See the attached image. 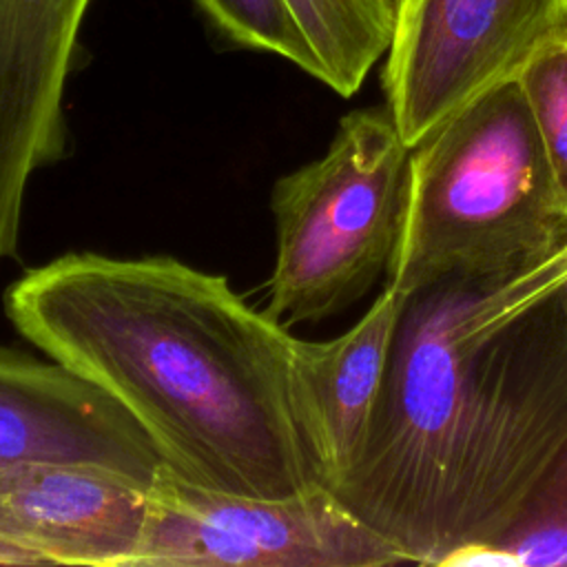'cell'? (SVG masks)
Listing matches in <instances>:
<instances>
[{"mask_svg":"<svg viewBox=\"0 0 567 567\" xmlns=\"http://www.w3.org/2000/svg\"><path fill=\"white\" fill-rule=\"evenodd\" d=\"M11 326L115 399L177 476L292 496L326 487L290 408L288 328L175 257L66 252L4 292Z\"/></svg>","mask_w":567,"mask_h":567,"instance_id":"cell-1","label":"cell"},{"mask_svg":"<svg viewBox=\"0 0 567 567\" xmlns=\"http://www.w3.org/2000/svg\"><path fill=\"white\" fill-rule=\"evenodd\" d=\"M489 286L410 292L363 447L332 489L408 563L467 565L518 518L567 439V315L558 292L465 341Z\"/></svg>","mask_w":567,"mask_h":567,"instance_id":"cell-2","label":"cell"},{"mask_svg":"<svg viewBox=\"0 0 567 567\" xmlns=\"http://www.w3.org/2000/svg\"><path fill=\"white\" fill-rule=\"evenodd\" d=\"M567 235L518 80H507L416 144L385 284L410 295L458 277L489 288Z\"/></svg>","mask_w":567,"mask_h":567,"instance_id":"cell-3","label":"cell"},{"mask_svg":"<svg viewBox=\"0 0 567 567\" xmlns=\"http://www.w3.org/2000/svg\"><path fill=\"white\" fill-rule=\"evenodd\" d=\"M410 153L388 106L357 109L339 120L319 159L275 182L270 319L284 328L319 323L385 279L403 226Z\"/></svg>","mask_w":567,"mask_h":567,"instance_id":"cell-4","label":"cell"},{"mask_svg":"<svg viewBox=\"0 0 567 567\" xmlns=\"http://www.w3.org/2000/svg\"><path fill=\"white\" fill-rule=\"evenodd\" d=\"M135 567H388L408 558L332 489L248 496L159 467Z\"/></svg>","mask_w":567,"mask_h":567,"instance_id":"cell-5","label":"cell"},{"mask_svg":"<svg viewBox=\"0 0 567 567\" xmlns=\"http://www.w3.org/2000/svg\"><path fill=\"white\" fill-rule=\"evenodd\" d=\"M567 31V0H396L385 106L414 148Z\"/></svg>","mask_w":567,"mask_h":567,"instance_id":"cell-6","label":"cell"},{"mask_svg":"<svg viewBox=\"0 0 567 567\" xmlns=\"http://www.w3.org/2000/svg\"><path fill=\"white\" fill-rule=\"evenodd\" d=\"M89 0H0V259L16 257L27 186L66 155L64 89Z\"/></svg>","mask_w":567,"mask_h":567,"instance_id":"cell-7","label":"cell"},{"mask_svg":"<svg viewBox=\"0 0 567 567\" xmlns=\"http://www.w3.org/2000/svg\"><path fill=\"white\" fill-rule=\"evenodd\" d=\"M29 461L102 465L146 485L164 465L104 390L53 359L0 346V467Z\"/></svg>","mask_w":567,"mask_h":567,"instance_id":"cell-8","label":"cell"},{"mask_svg":"<svg viewBox=\"0 0 567 567\" xmlns=\"http://www.w3.org/2000/svg\"><path fill=\"white\" fill-rule=\"evenodd\" d=\"M148 487L91 463H16L0 467V516L38 565L135 567Z\"/></svg>","mask_w":567,"mask_h":567,"instance_id":"cell-9","label":"cell"},{"mask_svg":"<svg viewBox=\"0 0 567 567\" xmlns=\"http://www.w3.org/2000/svg\"><path fill=\"white\" fill-rule=\"evenodd\" d=\"M408 295L383 284L365 315L328 341L292 337L290 408L319 481L334 489L354 465L385 377Z\"/></svg>","mask_w":567,"mask_h":567,"instance_id":"cell-10","label":"cell"},{"mask_svg":"<svg viewBox=\"0 0 567 567\" xmlns=\"http://www.w3.org/2000/svg\"><path fill=\"white\" fill-rule=\"evenodd\" d=\"M286 4L317 58V80L341 97L354 95L390 49L396 2L286 0Z\"/></svg>","mask_w":567,"mask_h":567,"instance_id":"cell-11","label":"cell"},{"mask_svg":"<svg viewBox=\"0 0 567 567\" xmlns=\"http://www.w3.org/2000/svg\"><path fill=\"white\" fill-rule=\"evenodd\" d=\"M474 565L567 567V439L534 485L512 527L481 549Z\"/></svg>","mask_w":567,"mask_h":567,"instance_id":"cell-12","label":"cell"},{"mask_svg":"<svg viewBox=\"0 0 567 567\" xmlns=\"http://www.w3.org/2000/svg\"><path fill=\"white\" fill-rule=\"evenodd\" d=\"M516 80L527 100L556 199L567 215V31L545 42Z\"/></svg>","mask_w":567,"mask_h":567,"instance_id":"cell-13","label":"cell"},{"mask_svg":"<svg viewBox=\"0 0 567 567\" xmlns=\"http://www.w3.org/2000/svg\"><path fill=\"white\" fill-rule=\"evenodd\" d=\"M195 4L235 44L281 55L319 78L317 58L286 0H195Z\"/></svg>","mask_w":567,"mask_h":567,"instance_id":"cell-14","label":"cell"},{"mask_svg":"<svg viewBox=\"0 0 567 567\" xmlns=\"http://www.w3.org/2000/svg\"><path fill=\"white\" fill-rule=\"evenodd\" d=\"M567 281V235L534 266H527L478 295L474 308L458 323V337L478 339L507 323L518 312L556 292Z\"/></svg>","mask_w":567,"mask_h":567,"instance_id":"cell-15","label":"cell"},{"mask_svg":"<svg viewBox=\"0 0 567 567\" xmlns=\"http://www.w3.org/2000/svg\"><path fill=\"white\" fill-rule=\"evenodd\" d=\"M0 565H22V567L38 565L35 558L18 545V540L13 538L2 516H0Z\"/></svg>","mask_w":567,"mask_h":567,"instance_id":"cell-16","label":"cell"},{"mask_svg":"<svg viewBox=\"0 0 567 567\" xmlns=\"http://www.w3.org/2000/svg\"><path fill=\"white\" fill-rule=\"evenodd\" d=\"M556 292L560 295V299H563V308H565V315H567V281H565Z\"/></svg>","mask_w":567,"mask_h":567,"instance_id":"cell-17","label":"cell"}]
</instances>
